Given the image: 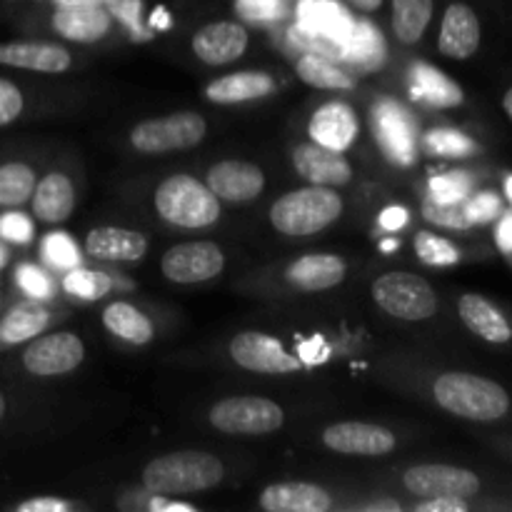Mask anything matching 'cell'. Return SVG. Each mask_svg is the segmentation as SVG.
<instances>
[{"instance_id":"8d00e7d4","label":"cell","mask_w":512,"mask_h":512,"mask_svg":"<svg viewBox=\"0 0 512 512\" xmlns=\"http://www.w3.org/2000/svg\"><path fill=\"white\" fill-rule=\"evenodd\" d=\"M425 148L428 153L443 155V158H465L475 153L473 140L458 130H433L425 135Z\"/></svg>"},{"instance_id":"7bdbcfd3","label":"cell","mask_w":512,"mask_h":512,"mask_svg":"<svg viewBox=\"0 0 512 512\" xmlns=\"http://www.w3.org/2000/svg\"><path fill=\"white\" fill-rule=\"evenodd\" d=\"M465 210H468L473 225H483L503 213V203H500V198L495 193L483 190V193H478L475 198L465 200Z\"/></svg>"},{"instance_id":"8fae6325","label":"cell","mask_w":512,"mask_h":512,"mask_svg":"<svg viewBox=\"0 0 512 512\" xmlns=\"http://www.w3.org/2000/svg\"><path fill=\"white\" fill-rule=\"evenodd\" d=\"M85 358L83 340L73 333H53L33 340L23 353V365L33 375L73 373Z\"/></svg>"},{"instance_id":"5bb4252c","label":"cell","mask_w":512,"mask_h":512,"mask_svg":"<svg viewBox=\"0 0 512 512\" xmlns=\"http://www.w3.org/2000/svg\"><path fill=\"white\" fill-rule=\"evenodd\" d=\"M208 188L215 198L230 200V203H245L263 193L265 175L258 165L243 163V160H223L208 170Z\"/></svg>"},{"instance_id":"60d3db41","label":"cell","mask_w":512,"mask_h":512,"mask_svg":"<svg viewBox=\"0 0 512 512\" xmlns=\"http://www.w3.org/2000/svg\"><path fill=\"white\" fill-rule=\"evenodd\" d=\"M235 10L248 20H280L288 13V0H235Z\"/></svg>"},{"instance_id":"11a10c76","label":"cell","mask_w":512,"mask_h":512,"mask_svg":"<svg viewBox=\"0 0 512 512\" xmlns=\"http://www.w3.org/2000/svg\"><path fill=\"white\" fill-rule=\"evenodd\" d=\"M365 510H400V505L395 500H383V503H373L368 505Z\"/></svg>"},{"instance_id":"2e32d148","label":"cell","mask_w":512,"mask_h":512,"mask_svg":"<svg viewBox=\"0 0 512 512\" xmlns=\"http://www.w3.org/2000/svg\"><path fill=\"white\" fill-rule=\"evenodd\" d=\"M293 165L305 180H310L313 185H325V188L348 185L353 178L348 160L338 150L323 148L318 143L298 145L293 153Z\"/></svg>"},{"instance_id":"f6af8a7d","label":"cell","mask_w":512,"mask_h":512,"mask_svg":"<svg viewBox=\"0 0 512 512\" xmlns=\"http://www.w3.org/2000/svg\"><path fill=\"white\" fill-rule=\"evenodd\" d=\"M23 113V93L10 80L0 78V128Z\"/></svg>"},{"instance_id":"d4e9b609","label":"cell","mask_w":512,"mask_h":512,"mask_svg":"<svg viewBox=\"0 0 512 512\" xmlns=\"http://www.w3.org/2000/svg\"><path fill=\"white\" fill-rule=\"evenodd\" d=\"M75 205L73 183L65 173H48L33 190V213L43 223H63Z\"/></svg>"},{"instance_id":"6f0895ef","label":"cell","mask_w":512,"mask_h":512,"mask_svg":"<svg viewBox=\"0 0 512 512\" xmlns=\"http://www.w3.org/2000/svg\"><path fill=\"white\" fill-rule=\"evenodd\" d=\"M505 110H508V115H512V90L505 93Z\"/></svg>"},{"instance_id":"9c48e42d","label":"cell","mask_w":512,"mask_h":512,"mask_svg":"<svg viewBox=\"0 0 512 512\" xmlns=\"http://www.w3.org/2000/svg\"><path fill=\"white\" fill-rule=\"evenodd\" d=\"M230 355L240 368L253 370V373L283 375L303 368V363L293 353H288L278 340L265 333L235 335L230 343Z\"/></svg>"},{"instance_id":"7dc6e473","label":"cell","mask_w":512,"mask_h":512,"mask_svg":"<svg viewBox=\"0 0 512 512\" xmlns=\"http://www.w3.org/2000/svg\"><path fill=\"white\" fill-rule=\"evenodd\" d=\"M468 500L465 498H428L418 505V512H465Z\"/></svg>"},{"instance_id":"f907efd6","label":"cell","mask_w":512,"mask_h":512,"mask_svg":"<svg viewBox=\"0 0 512 512\" xmlns=\"http://www.w3.org/2000/svg\"><path fill=\"white\" fill-rule=\"evenodd\" d=\"M148 508L155 512H163V510L165 512H195L193 505L178 503V500L168 498V495H153V500H150Z\"/></svg>"},{"instance_id":"e0dca14e","label":"cell","mask_w":512,"mask_h":512,"mask_svg":"<svg viewBox=\"0 0 512 512\" xmlns=\"http://www.w3.org/2000/svg\"><path fill=\"white\" fill-rule=\"evenodd\" d=\"M480 45V20L475 10L465 3H450L440 25L438 48L448 58L465 60Z\"/></svg>"},{"instance_id":"9f6ffc18","label":"cell","mask_w":512,"mask_h":512,"mask_svg":"<svg viewBox=\"0 0 512 512\" xmlns=\"http://www.w3.org/2000/svg\"><path fill=\"white\" fill-rule=\"evenodd\" d=\"M55 5H78V3H100V5H105L108 3V0H53Z\"/></svg>"},{"instance_id":"bcb514c9","label":"cell","mask_w":512,"mask_h":512,"mask_svg":"<svg viewBox=\"0 0 512 512\" xmlns=\"http://www.w3.org/2000/svg\"><path fill=\"white\" fill-rule=\"evenodd\" d=\"M110 10H113L115 15H118L120 20H123L125 25L130 28V33L135 35V38H148L143 30V25H140V0H108Z\"/></svg>"},{"instance_id":"6125c7cd","label":"cell","mask_w":512,"mask_h":512,"mask_svg":"<svg viewBox=\"0 0 512 512\" xmlns=\"http://www.w3.org/2000/svg\"><path fill=\"white\" fill-rule=\"evenodd\" d=\"M5 260H8V255H5V250L0 248V268H3V265H5Z\"/></svg>"},{"instance_id":"680465c9","label":"cell","mask_w":512,"mask_h":512,"mask_svg":"<svg viewBox=\"0 0 512 512\" xmlns=\"http://www.w3.org/2000/svg\"><path fill=\"white\" fill-rule=\"evenodd\" d=\"M505 195H508V198H512V178L508 175V178H505Z\"/></svg>"},{"instance_id":"f546056e","label":"cell","mask_w":512,"mask_h":512,"mask_svg":"<svg viewBox=\"0 0 512 512\" xmlns=\"http://www.w3.org/2000/svg\"><path fill=\"white\" fill-rule=\"evenodd\" d=\"M340 58L370 70L378 68L385 58V43L378 30L368 23H355L348 38L340 43Z\"/></svg>"},{"instance_id":"8992f818","label":"cell","mask_w":512,"mask_h":512,"mask_svg":"<svg viewBox=\"0 0 512 512\" xmlns=\"http://www.w3.org/2000/svg\"><path fill=\"white\" fill-rule=\"evenodd\" d=\"M205 133L208 125L198 113H173L135 125L130 143L140 153H170V150L193 148L205 138Z\"/></svg>"},{"instance_id":"5b68a950","label":"cell","mask_w":512,"mask_h":512,"mask_svg":"<svg viewBox=\"0 0 512 512\" xmlns=\"http://www.w3.org/2000/svg\"><path fill=\"white\" fill-rule=\"evenodd\" d=\"M373 298L385 313L400 320H425L438 308V298L428 280L413 273L380 275L373 285Z\"/></svg>"},{"instance_id":"484cf974","label":"cell","mask_w":512,"mask_h":512,"mask_svg":"<svg viewBox=\"0 0 512 512\" xmlns=\"http://www.w3.org/2000/svg\"><path fill=\"white\" fill-rule=\"evenodd\" d=\"M458 310L463 323L468 325L475 335L488 340V343H508L512 338L508 320H505L503 313H500L490 300H485L483 295H463L458 303Z\"/></svg>"},{"instance_id":"30bf717a","label":"cell","mask_w":512,"mask_h":512,"mask_svg":"<svg viewBox=\"0 0 512 512\" xmlns=\"http://www.w3.org/2000/svg\"><path fill=\"white\" fill-rule=\"evenodd\" d=\"M225 265L223 250L215 243H183L163 255V275L173 283L193 285L220 275Z\"/></svg>"},{"instance_id":"94428289","label":"cell","mask_w":512,"mask_h":512,"mask_svg":"<svg viewBox=\"0 0 512 512\" xmlns=\"http://www.w3.org/2000/svg\"><path fill=\"white\" fill-rule=\"evenodd\" d=\"M3 415H5V398L3 393H0V420H3Z\"/></svg>"},{"instance_id":"cb8c5ba5","label":"cell","mask_w":512,"mask_h":512,"mask_svg":"<svg viewBox=\"0 0 512 512\" xmlns=\"http://www.w3.org/2000/svg\"><path fill=\"white\" fill-rule=\"evenodd\" d=\"M85 250L100 260H140L148 250V240L138 230L95 228L85 238Z\"/></svg>"},{"instance_id":"44dd1931","label":"cell","mask_w":512,"mask_h":512,"mask_svg":"<svg viewBox=\"0 0 512 512\" xmlns=\"http://www.w3.org/2000/svg\"><path fill=\"white\" fill-rule=\"evenodd\" d=\"M310 135L318 145L330 150H348L358 138V118L355 110L345 103H328L310 120Z\"/></svg>"},{"instance_id":"52a82bcc","label":"cell","mask_w":512,"mask_h":512,"mask_svg":"<svg viewBox=\"0 0 512 512\" xmlns=\"http://www.w3.org/2000/svg\"><path fill=\"white\" fill-rule=\"evenodd\" d=\"M285 413L278 403L265 398H228L210 410V423L230 435H268L283 428Z\"/></svg>"},{"instance_id":"e575fe53","label":"cell","mask_w":512,"mask_h":512,"mask_svg":"<svg viewBox=\"0 0 512 512\" xmlns=\"http://www.w3.org/2000/svg\"><path fill=\"white\" fill-rule=\"evenodd\" d=\"M65 290L75 298L83 300H100L110 288H113V280L108 278L105 273H98V270H73L65 275Z\"/></svg>"},{"instance_id":"7402d4cb","label":"cell","mask_w":512,"mask_h":512,"mask_svg":"<svg viewBox=\"0 0 512 512\" xmlns=\"http://www.w3.org/2000/svg\"><path fill=\"white\" fill-rule=\"evenodd\" d=\"M330 505V495L310 483H278L260 495V508L268 512H325Z\"/></svg>"},{"instance_id":"ee69618b","label":"cell","mask_w":512,"mask_h":512,"mask_svg":"<svg viewBox=\"0 0 512 512\" xmlns=\"http://www.w3.org/2000/svg\"><path fill=\"white\" fill-rule=\"evenodd\" d=\"M33 220L23 213H5L0 215V238L10 240V243H30L33 240Z\"/></svg>"},{"instance_id":"91938a15","label":"cell","mask_w":512,"mask_h":512,"mask_svg":"<svg viewBox=\"0 0 512 512\" xmlns=\"http://www.w3.org/2000/svg\"><path fill=\"white\" fill-rule=\"evenodd\" d=\"M398 248V243H395V240H385L383 243V250H395Z\"/></svg>"},{"instance_id":"d590c367","label":"cell","mask_w":512,"mask_h":512,"mask_svg":"<svg viewBox=\"0 0 512 512\" xmlns=\"http://www.w3.org/2000/svg\"><path fill=\"white\" fill-rule=\"evenodd\" d=\"M415 253L423 263L428 265H453L458 263L460 253L450 240L440 238V235L428 233V230H420L415 235Z\"/></svg>"},{"instance_id":"7a4b0ae2","label":"cell","mask_w":512,"mask_h":512,"mask_svg":"<svg viewBox=\"0 0 512 512\" xmlns=\"http://www.w3.org/2000/svg\"><path fill=\"white\" fill-rule=\"evenodd\" d=\"M435 400L458 418L490 423L505 418L508 393L498 383L470 373H445L435 380Z\"/></svg>"},{"instance_id":"f35d334b","label":"cell","mask_w":512,"mask_h":512,"mask_svg":"<svg viewBox=\"0 0 512 512\" xmlns=\"http://www.w3.org/2000/svg\"><path fill=\"white\" fill-rule=\"evenodd\" d=\"M43 255L50 265L55 268L70 270L80 263V253L78 245L73 243V238H68L65 233H53L45 238L43 243Z\"/></svg>"},{"instance_id":"6da1fadb","label":"cell","mask_w":512,"mask_h":512,"mask_svg":"<svg viewBox=\"0 0 512 512\" xmlns=\"http://www.w3.org/2000/svg\"><path fill=\"white\" fill-rule=\"evenodd\" d=\"M223 475V463L215 455L200 453V450H180V453L163 455L145 465L143 485L153 495L180 498V495L215 488Z\"/></svg>"},{"instance_id":"d6a6232c","label":"cell","mask_w":512,"mask_h":512,"mask_svg":"<svg viewBox=\"0 0 512 512\" xmlns=\"http://www.w3.org/2000/svg\"><path fill=\"white\" fill-rule=\"evenodd\" d=\"M35 173L25 163H5L0 165V205L3 208H18L25 200H30L35 190Z\"/></svg>"},{"instance_id":"1f68e13d","label":"cell","mask_w":512,"mask_h":512,"mask_svg":"<svg viewBox=\"0 0 512 512\" xmlns=\"http://www.w3.org/2000/svg\"><path fill=\"white\" fill-rule=\"evenodd\" d=\"M430 18H433V0H393V30L400 43H418Z\"/></svg>"},{"instance_id":"74e56055","label":"cell","mask_w":512,"mask_h":512,"mask_svg":"<svg viewBox=\"0 0 512 512\" xmlns=\"http://www.w3.org/2000/svg\"><path fill=\"white\" fill-rule=\"evenodd\" d=\"M423 215L430 223L440 225V228H455V230H468L473 228V220H470L465 203H438V200L428 198L423 205Z\"/></svg>"},{"instance_id":"c3c4849f","label":"cell","mask_w":512,"mask_h":512,"mask_svg":"<svg viewBox=\"0 0 512 512\" xmlns=\"http://www.w3.org/2000/svg\"><path fill=\"white\" fill-rule=\"evenodd\" d=\"M15 510L18 512H65L70 510V503H65V500H58V498H33L20 503Z\"/></svg>"},{"instance_id":"ba28073f","label":"cell","mask_w":512,"mask_h":512,"mask_svg":"<svg viewBox=\"0 0 512 512\" xmlns=\"http://www.w3.org/2000/svg\"><path fill=\"white\" fill-rule=\"evenodd\" d=\"M405 488L420 498H473L480 493L478 475L453 465H418L405 473Z\"/></svg>"},{"instance_id":"277c9868","label":"cell","mask_w":512,"mask_h":512,"mask_svg":"<svg viewBox=\"0 0 512 512\" xmlns=\"http://www.w3.org/2000/svg\"><path fill=\"white\" fill-rule=\"evenodd\" d=\"M155 208L180 228H208L220 218V203L210 188L190 175H173L155 190Z\"/></svg>"},{"instance_id":"4fadbf2b","label":"cell","mask_w":512,"mask_h":512,"mask_svg":"<svg viewBox=\"0 0 512 512\" xmlns=\"http://www.w3.org/2000/svg\"><path fill=\"white\" fill-rule=\"evenodd\" d=\"M323 443L330 450L343 455H363V458H375V455H388L395 448V435L380 425L370 423H338L330 425L323 433Z\"/></svg>"},{"instance_id":"83f0119b","label":"cell","mask_w":512,"mask_h":512,"mask_svg":"<svg viewBox=\"0 0 512 512\" xmlns=\"http://www.w3.org/2000/svg\"><path fill=\"white\" fill-rule=\"evenodd\" d=\"M410 93L413 98L425 100L438 108H455L463 103V88L448 75L440 73L438 68H430L425 63L413 65V83H410Z\"/></svg>"},{"instance_id":"3957f363","label":"cell","mask_w":512,"mask_h":512,"mask_svg":"<svg viewBox=\"0 0 512 512\" xmlns=\"http://www.w3.org/2000/svg\"><path fill=\"white\" fill-rule=\"evenodd\" d=\"M343 213V200L325 185L293 190L270 210V220L285 235H313L333 225Z\"/></svg>"},{"instance_id":"836d02e7","label":"cell","mask_w":512,"mask_h":512,"mask_svg":"<svg viewBox=\"0 0 512 512\" xmlns=\"http://www.w3.org/2000/svg\"><path fill=\"white\" fill-rule=\"evenodd\" d=\"M298 75L303 83L313 85V88H325V90H350L355 85L353 75H348L345 70L335 68L333 63H328L325 58L318 55H303L298 63Z\"/></svg>"},{"instance_id":"4dcf8cb0","label":"cell","mask_w":512,"mask_h":512,"mask_svg":"<svg viewBox=\"0 0 512 512\" xmlns=\"http://www.w3.org/2000/svg\"><path fill=\"white\" fill-rule=\"evenodd\" d=\"M103 323L110 333L133 345H145L153 340V323L148 320V315H143L130 303L108 305L103 313Z\"/></svg>"},{"instance_id":"4316f807","label":"cell","mask_w":512,"mask_h":512,"mask_svg":"<svg viewBox=\"0 0 512 512\" xmlns=\"http://www.w3.org/2000/svg\"><path fill=\"white\" fill-rule=\"evenodd\" d=\"M275 90V83L270 75L265 73H253V70H243V73L225 75V78L213 80L205 90L213 103H245V100L253 98H265Z\"/></svg>"},{"instance_id":"603a6c76","label":"cell","mask_w":512,"mask_h":512,"mask_svg":"<svg viewBox=\"0 0 512 512\" xmlns=\"http://www.w3.org/2000/svg\"><path fill=\"white\" fill-rule=\"evenodd\" d=\"M345 273V260L338 255L330 253H315V255H303L295 263H290L288 268V280L300 290H328L335 288L338 283H343Z\"/></svg>"},{"instance_id":"9a60e30c","label":"cell","mask_w":512,"mask_h":512,"mask_svg":"<svg viewBox=\"0 0 512 512\" xmlns=\"http://www.w3.org/2000/svg\"><path fill=\"white\" fill-rule=\"evenodd\" d=\"M248 48V30L238 23H210L200 28L193 38V53L208 65L233 63Z\"/></svg>"},{"instance_id":"f1b7e54d","label":"cell","mask_w":512,"mask_h":512,"mask_svg":"<svg viewBox=\"0 0 512 512\" xmlns=\"http://www.w3.org/2000/svg\"><path fill=\"white\" fill-rule=\"evenodd\" d=\"M48 310L38 303H18L3 315L0 320V343L18 345L25 340H33L35 335L48 328Z\"/></svg>"},{"instance_id":"7c38bea8","label":"cell","mask_w":512,"mask_h":512,"mask_svg":"<svg viewBox=\"0 0 512 512\" xmlns=\"http://www.w3.org/2000/svg\"><path fill=\"white\" fill-rule=\"evenodd\" d=\"M373 125L385 155L400 165L415 160V123L398 103L380 100L373 110Z\"/></svg>"},{"instance_id":"ac0fdd59","label":"cell","mask_w":512,"mask_h":512,"mask_svg":"<svg viewBox=\"0 0 512 512\" xmlns=\"http://www.w3.org/2000/svg\"><path fill=\"white\" fill-rule=\"evenodd\" d=\"M0 65L35 70V73H63L70 68V53L53 43L15 40V43H0Z\"/></svg>"},{"instance_id":"681fc988","label":"cell","mask_w":512,"mask_h":512,"mask_svg":"<svg viewBox=\"0 0 512 512\" xmlns=\"http://www.w3.org/2000/svg\"><path fill=\"white\" fill-rule=\"evenodd\" d=\"M405 223H408V213H405L403 208H385L383 213H380V228L388 230V233H395V230L403 228Z\"/></svg>"},{"instance_id":"b9f144b4","label":"cell","mask_w":512,"mask_h":512,"mask_svg":"<svg viewBox=\"0 0 512 512\" xmlns=\"http://www.w3.org/2000/svg\"><path fill=\"white\" fill-rule=\"evenodd\" d=\"M15 283L30 298H48L53 293V280L40 268H33V265H20L18 273H15Z\"/></svg>"},{"instance_id":"db71d44e","label":"cell","mask_w":512,"mask_h":512,"mask_svg":"<svg viewBox=\"0 0 512 512\" xmlns=\"http://www.w3.org/2000/svg\"><path fill=\"white\" fill-rule=\"evenodd\" d=\"M350 3L360 10H378L383 5V0H350Z\"/></svg>"},{"instance_id":"d6986e66","label":"cell","mask_w":512,"mask_h":512,"mask_svg":"<svg viewBox=\"0 0 512 512\" xmlns=\"http://www.w3.org/2000/svg\"><path fill=\"white\" fill-rule=\"evenodd\" d=\"M355 20L348 10L335 0H300L298 3V28L318 38L343 43L353 30Z\"/></svg>"},{"instance_id":"f5cc1de1","label":"cell","mask_w":512,"mask_h":512,"mask_svg":"<svg viewBox=\"0 0 512 512\" xmlns=\"http://www.w3.org/2000/svg\"><path fill=\"white\" fill-rule=\"evenodd\" d=\"M150 25H153V28H168V25H170V18H168V15H165V10H163V8L155 10L153 18H150Z\"/></svg>"},{"instance_id":"ffe728a7","label":"cell","mask_w":512,"mask_h":512,"mask_svg":"<svg viewBox=\"0 0 512 512\" xmlns=\"http://www.w3.org/2000/svg\"><path fill=\"white\" fill-rule=\"evenodd\" d=\"M53 28L63 38L93 43L110 30V13L100 3L58 5V13H53Z\"/></svg>"},{"instance_id":"816d5d0a","label":"cell","mask_w":512,"mask_h":512,"mask_svg":"<svg viewBox=\"0 0 512 512\" xmlns=\"http://www.w3.org/2000/svg\"><path fill=\"white\" fill-rule=\"evenodd\" d=\"M495 240H498L500 253H503V255L512 253V215L510 213H503V218H500Z\"/></svg>"},{"instance_id":"ab89813d","label":"cell","mask_w":512,"mask_h":512,"mask_svg":"<svg viewBox=\"0 0 512 512\" xmlns=\"http://www.w3.org/2000/svg\"><path fill=\"white\" fill-rule=\"evenodd\" d=\"M470 193V178L465 173H450L438 175L430 180V198L438 203H460L468 198Z\"/></svg>"}]
</instances>
